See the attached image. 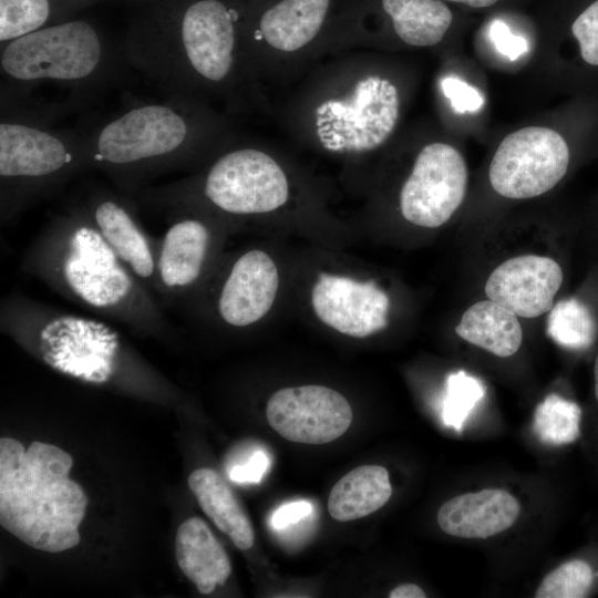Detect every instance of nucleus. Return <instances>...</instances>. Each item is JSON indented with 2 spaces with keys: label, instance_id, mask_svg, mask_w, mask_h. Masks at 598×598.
<instances>
[{
  "label": "nucleus",
  "instance_id": "f257e3e1",
  "mask_svg": "<svg viewBox=\"0 0 598 598\" xmlns=\"http://www.w3.org/2000/svg\"><path fill=\"white\" fill-rule=\"evenodd\" d=\"M20 269L137 334L174 337L163 303L116 256L82 203L47 223L24 251Z\"/></svg>",
  "mask_w": 598,
  "mask_h": 598
},
{
  "label": "nucleus",
  "instance_id": "f03ea898",
  "mask_svg": "<svg viewBox=\"0 0 598 598\" xmlns=\"http://www.w3.org/2000/svg\"><path fill=\"white\" fill-rule=\"evenodd\" d=\"M121 43L126 65L165 96L220 85L236 62L240 13L227 0H136Z\"/></svg>",
  "mask_w": 598,
  "mask_h": 598
},
{
  "label": "nucleus",
  "instance_id": "7ed1b4c3",
  "mask_svg": "<svg viewBox=\"0 0 598 598\" xmlns=\"http://www.w3.org/2000/svg\"><path fill=\"white\" fill-rule=\"evenodd\" d=\"M72 465V456L55 445L34 441L25 450L21 442L1 437L0 525L42 551L79 545L87 497L69 476Z\"/></svg>",
  "mask_w": 598,
  "mask_h": 598
},
{
  "label": "nucleus",
  "instance_id": "20e7f679",
  "mask_svg": "<svg viewBox=\"0 0 598 598\" xmlns=\"http://www.w3.org/2000/svg\"><path fill=\"white\" fill-rule=\"evenodd\" d=\"M197 130L185 97L132 104L85 132L87 168L106 174L125 195L140 193L184 164Z\"/></svg>",
  "mask_w": 598,
  "mask_h": 598
},
{
  "label": "nucleus",
  "instance_id": "39448f33",
  "mask_svg": "<svg viewBox=\"0 0 598 598\" xmlns=\"http://www.w3.org/2000/svg\"><path fill=\"white\" fill-rule=\"evenodd\" d=\"M124 65L121 44L115 47L94 22L71 18L1 44L2 97L21 99L43 84L91 94Z\"/></svg>",
  "mask_w": 598,
  "mask_h": 598
},
{
  "label": "nucleus",
  "instance_id": "423d86ee",
  "mask_svg": "<svg viewBox=\"0 0 598 598\" xmlns=\"http://www.w3.org/2000/svg\"><path fill=\"white\" fill-rule=\"evenodd\" d=\"M48 118V113H22L1 104V226L87 168L86 133L54 128Z\"/></svg>",
  "mask_w": 598,
  "mask_h": 598
},
{
  "label": "nucleus",
  "instance_id": "0eeeda50",
  "mask_svg": "<svg viewBox=\"0 0 598 598\" xmlns=\"http://www.w3.org/2000/svg\"><path fill=\"white\" fill-rule=\"evenodd\" d=\"M0 328L53 369L94 384L116 380L130 354L106 322L20 293L2 299Z\"/></svg>",
  "mask_w": 598,
  "mask_h": 598
},
{
  "label": "nucleus",
  "instance_id": "6e6552de",
  "mask_svg": "<svg viewBox=\"0 0 598 598\" xmlns=\"http://www.w3.org/2000/svg\"><path fill=\"white\" fill-rule=\"evenodd\" d=\"M399 107V93L393 83L377 75L367 76L355 84L349 96L318 106V137L324 148L333 152L374 150L394 131Z\"/></svg>",
  "mask_w": 598,
  "mask_h": 598
},
{
  "label": "nucleus",
  "instance_id": "1a4fd4ad",
  "mask_svg": "<svg viewBox=\"0 0 598 598\" xmlns=\"http://www.w3.org/2000/svg\"><path fill=\"white\" fill-rule=\"evenodd\" d=\"M205 200L231 216L264 214L288 199V181L279 164L256 148L220 155L200 183Z\"/></svg>",
  "mask_w": 598,
  "mask_h": 598
},
{
  "label": "nucleus",
  "instance_id": "9d476101",
  "mask_svg": "<svg viewBox=\"0 0 598 598\" xmlns=\"http://www.w3.org/2000/svg\"><path fill=\"white\" fill-rule=\"evenodd\" d=\"M569 148L556 131L529 126L503 138L488 169L493 189L503 197L526 199L553 189L566 175Z\"/></svg>",
  "mask_w": 598,
  "mask_h": 598
},
{
  "label": "nucleus",
  "instance_id": "9b49d317",
  "mask_svg": "<svg viewBox=\"0 0 598 598\" xmlns=\"http://www.w3.org/2000/svg\"><path fill=\"white\" fill-rule=\"evenodd\" d=\"M464 157L452 145L424 146L400 193L403 217L417 226L436 228L461 206L467 188Z\"/></svg>",
  "mask_w": 598,
  "mask_h": 598
},
{
  "label": "nucleus",
  "instance_id": "f8f14e48",
  "mask_svg": "<svg viewBox=\"0 0 598 598\" xmlns=\"http://www.w3.org/2000/svg\"><path fill=\"white\" fill-rule=\"evenodd\" d=\"M270 426L283 439L305 444L332 442L352 422L348 400L333 389L302 385L276 391L267 402Z\"/></svg>",
  "mask_w": 598,
  "mask_h": 598
},
{
  "label": "nucleus",
  "instance_id": "ddd939ff",
  "mask_svg": "<svg viewBox=\"0 0 598 598\" xmlns=\"http://www.w3.org/2000/svg\"><path fill=\"white\" fill-rule=\"evenodd\" d=\"M131 199L123 193L95 188L87 193L82 204L116 256L159 299L156 279L157 240L152 239L143 229Z\"/></svg>",
  "mask_w": 598,
  "mask_h": 598
},
{
  "label": "nucleus",
  "instance_id": "4468645a",
  "mask_svg": "<svg viewBox=\"0 0 598 598\" xmlns=\"http://www.w3.org/2000/svg\"><path fill=\"white\" fill-rule=\"evenodd\" d=\"M169 225L157 240L156 279L165 309L192 291L204 275L212 255L210 227L182 212L166 214Z\"/></svg>",
  "mask_w": 598,
  "mask_h": 598
},
{
  "label": "nucleus",
  "instance_id": "2eb2a0df",
  "mask_svg": "<svg viewBox=\"0 0 598 598\" xmlns=\"http://www.w3.org/2000/svg\"><path fill=\"white\" fill-rule=\"evenodd\" d=\"M564 270L553 258L520 255L499 264L485 283V295L517 317L536 318L554 307Z\"/></svg>",
  "mask_w": 598,
  "mask_h": 598
},
{
  "label": "nucleus",
  "instance_id": "dca6fc26",
  "mask_svg": "<svg viewBox=\"0 0 598 598\" xmlns=\"http://www.w3.org/2000/svg\"><path fill=\"white\" fill-rule=\"evenodd\" d=\"M278 286V270L269 255L246 251L233 262L219 289L218 316L228 326H250L270 310Z\"/></svg>",
  "mask_w": 598,
  "mask_h": 598
},
{
  "label": "nucleus",
  "instance_id": "f3484780",
  "mask_svg": "<svg viewBox=\"0 0 598 598\" xmlns=\"http://www.w3.org/2000/svg\"><path fill=\"white\" fill-rule=\"evenodd\" d=\"M517 499L501 488H485L457 495L437 512V524L447 535L460 538H487L508 529L517 519Z\"/></svg>",
  "mask_w": 598,
  "mask_h": 598
},
{
  "label": "nucleus",
  "instance_id": "a211bd4d",
  "mask_svg": "<svg viewBox=\"0 0 598 598\" xmlns=\"http://www.w3.org/2000/svg\"><path fill=\"white\" fill-rule=\"evenodd\" d=\"M175 555L181 570L200 594L213 592L230 576L231 566L226 551L199 517H190L179 525Z\"/></svg>",
  "mask_w": 598,
  "mask_h": 598
},
{
  "label": "nucleus",
  "instance_id": "6ab92c4d",
  "mask_svg": "<svg viewBox=\"0 0 598 598\" xmlns=\"http://www.w3.org/2000/svg\"><path fill=\"white\" fill-rule=\"evenodd\" d=\"M329 4L330 0H281L262 13L255 39L280 51L299 50L318 34Z\"/></svg>",
  "mask_w": 598,
  "mask_h": 598
},
{
  "label": "nucleus",
  "instance_id": "aec40b11",
  "mask_svg": "<svg viewBox=\"0 0 598 598\" xmlns=\"http://www.w3.org/2000/svg\"><path fill=\"white\" fill-rule=\"evenodd\" d=\"M188 486L204 513L243 550L254 545V529L235 494L214 470L202 467L188 477Z\"/></svg>",
  "mask_w": 598,
  "mask_h": 598
},
{
  "label": "nucleus",
  "instance_id": "412c9836",
  "mask_svg": "<svg viewBox=\"0 0 598 598\" xmlns=\"http://www.w3.org/2000/svg\"><path fill=\"white\" fill-rule=\"evenodd\" d=\"M455 331L468 343L501 358L515 354L523 342L517 316L491 299L468 307Z\"/></svg>",
  "mask_w": 598,
  "mask_h": 598
},
{
  "label": "nucleus",
  "instance_id": "4be33fe9",
  "mask_svg": "<svg viewBox=\"0 0 598 598\" xmlns=\"http://www.w3.org/2000/svg\"><path fill=\"white\" fill-rule=\"evenodd\" d=\"M391 494L386 468L362 465L348 472L333 485L328 498V511L336 520H354L380 509Z\"/></svg>",
  "mask_w": 598,
  "mask_h": 598
},
{
  "label": "nucleus",
  "instance_id": "5701e85b",
  "mask_svg": "<svg viewBox=\"0 0 598 598\" xmlns=\"http://www.w3.org/2000/svg\"><path fill=\"white\" fill-rule=\"evenodd\" d=\"M399 38L409 45L431 47L444 38L452 12L440 0H382Z\"/></svg>",
  "mask_w": 598,
  "mask_h": 598
},
{
  "label": "nucleus",
  "instance_id": "b1692460",
  "mask_svg": "<svg viewBox=\"0 0 598 598\" xmlns=\"http://www.w3.org/2000/svg\"><path fill=\"white\" fill-rule=\"evenodd\" d=\"M597 320L589 306L578 299L559 301L550 309L547 332L558 344L584 350L590 347L597 336Z\"/></svg>",
  "mask_w": 598,
  "mask_h": 598
},
{
  "label": "nucleus",
  "instance_id": "393cba45",
  "mask_svg": "<svg viewBox=\"0 0 598 598\" xmlns=\"http://www.w3.org/2000/svg\"><path fill=\"white\" fill-rule=\"evenodd\" d=\"M580 419L581 410L577 403L553 393L537 405L533 430L544 443L569 444L579 437Z\"/></svg>",
  "mask_w": 598,
  "mask_h": 598
},
{
  "label": "nucleus",
  "instance_id": "a878e982",
  "mask_svg": "<svg viewBox=\"0 0 598 598\" xmlns=\"http://www.w3.org/2000/svg\"><path fill=\"white\" fill-rule=\"evenodd\" d=\"M53 0H0L1 44L52 23Z\"/></svg>",
  "mask_w": 598,
  "mask_h": 598
},
{
  "label": "nucleus",
  "instance_id": "bb28decb",
  "mask_svg": "<svg viewBox=\"0 0 598 598\" xmlns=\"http://www.w3.org/2000/svg\"><path fill=\"white\" fill-rule=\"evenodd\" d=\"M594 584L589 564L580 559L569 560L551 570L538 586L536 598H582Z\"/></svg>",
  "mask_w": 598,
  "mask_h": 598
},
{
  "label": "nucleus",
  "instance_id": "cd10ccee",
  "mask_svg": "<svg viewBox=\"0 0 598 598\" xmlns=\"http://www.w3.org/2000/svg\"><path fill=\"white\" fill-rule=\"evenodd\" d=\"M484 396L482 383L464 371L448 377L443 403V421L447 426L460 431L464 421Z\"/></svg>",
  "mask_w": 598,
  "mask_h": 598
},
{
  "label": "nucleus",
  "instance_id": "c85d7f7f",
  "mask_svg": "<svg viewBox=\"0 0 598 598\" xmlns=\"http://www.w3.org/2000/svg\"><path fill=\"white\" fill-rule=\"evenodd\" d=\"M571 33L578 41L582 60L598 66V0L591 2L575 19Z\"/></svg>",
  "mask_w": 598,
  "mask_h": 598
},
{
  "label": "nucleus",
  "instance_id": "c756f323",
  "mask_svg": "<svg viewBox=\"0 0 598 598\" xmlns=\"http://www.w3.org/2000/svg\"><path fill=\"white\" fill-rule=\"evenodd\" d=\"M442 90L456 113L477 112L484 103L475 87L456 78H445L442 81Z\"/></svg>",
  "mask_w": 598,
  "mask_h": 598
},
{
  "label": "nucleus",
  "instance_id": "7c9ffc66",
  "mask_svg": "<svg viewBox=\"0 0 598 598\" xmlns=\"http://www.w3.org/2000/svg\"><path fill=\"white\" fill-rule=\"evenodd\" d=\"M488 34L496 50L509 60H516L528 51L527 41L513 34L503 21H493Z\"/></svg>",
  "mask_w": 598,
  "mask_h": 598
},
{
  "label": "nucleus",
  "instance_id": "2f4dec72",
  "mask_svg": "<svg viewBox=\"0 0 598 598\" xmlns=\"http://www.w3.org/2000/svg\"><path fill=\"white\" fill-rule=\"evenodd\" d=\"M269 466V458L262 451L252 452L244 463L228 470V476L237 483H258Z\"/></svg>",
  "mask_w": 598,
  "mask_h": 598
},
{
  "label": "nucleus",
  "instance_id": "473e14b6",
  "mask_svg": "<svg viewBox=\"0 0 598 598\" xmlns=\"http://www.w3.org/2000/svg\"><path fill=\"white\" fill-rule=\"evenodd\" d=\"M312 512V506L307 501H297L285 504L277 508L270 519V524L275 529H285L297 524Z\"/></svg>",
  "mask_w": 598,
  "mask_h": 598
},
{
  "label": "nucleus",
  "instance_id": "72a5a7b5",
  "mask_svg": "<svg viewBox=\"0 0 598 598\" xmlns=\"http://www.w3.org/2000/svg\"><path fill=\"white\" fill-rule=\"evenodd\" d=\"M95 1L97 0H53L54 14L52 23L74 18V14L80 10L93 4Z\"/></svg>",
  "mask_w": 598,
  "mask_h": 598
},
{
  "label": "nucleus",
  "instance_id": "f704fd0d",
  "mask_svg": "<svg viewBox=\"0 0 598 598\" xmlns=\"http://www.w3.org/2000/svg\"><path fill=\"white\" fill-rule=\"evenodd\" d=\"M390 598H425L426 595L417 585L403 584L396 586L389 594Z\"/></svg>",
  "mask_w": 598,
  "mask_h": 598
},
{
  "label": "nucleus",
  "instance_id": "c9c22d12",
  "mask_svg": "<svg viewBox=\"0 0 598 598\" xmlns=\"http://www.w3.org/2000/svg\"><path fill=\"white\" fill-rule=\"evenodd\" d=\"M448 1L463 3L473 8H485L497 2V0H448Z\"/></svg>",
  "mask_w": 598,
  "mask_h": 598
},
{
  "label": "nucleus",
  "instance_id": "e433bc0d",
  "mask_svg": "<svg viewBox=\"0 0 598 598\" xmlns=\"http://www.w3.org/2000/svg\"><path fill=\"white\" fill-rule=\"evenodd\" d=\"M594 386H595V395L598 401V353L595 359L594 363Z\"/></svg>",
  "mask_w": 598,
  "mask_h": 598
}]
</instances>
